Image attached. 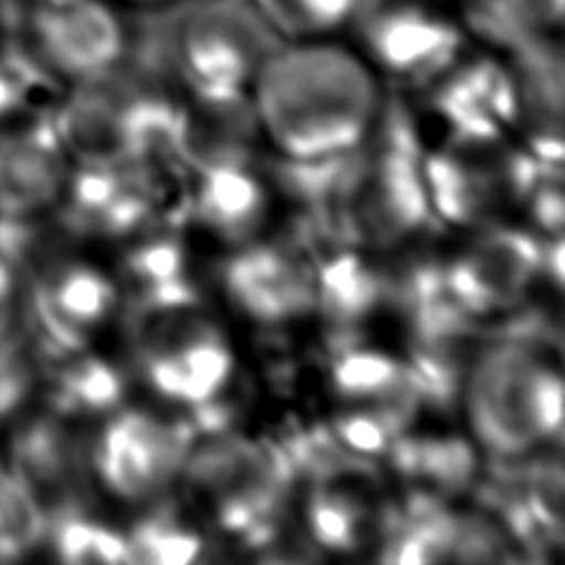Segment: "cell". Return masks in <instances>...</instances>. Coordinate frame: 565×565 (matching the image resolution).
Segmentation results:
<instances>
[{
    "mask_svg": "<svg viewBox=\"0 0 565 565\" xmlns=\"http://www.w3.org/2000/svg\"><path fill=\"white\" fill-rule=\"evenodd\" d=\"M258 13L280 33L312 40L345 25L365 10L367 0H256Z\"/></svg>",
    "mask_w": 565,
    "mask_h": 565,
    "instance_id": "603a6c76",
    "label": "cell"
},
{
    "mask_svg": "<svg viewBox=\"0 0 565 565\" xmlns=\"http://www.w3.org/2000/svg\"><path fill=\"white\" fill-rule=\"evenodd\" d=\"M189 487L228 533L264 526L280 503L288 473L274 449L250 441L211 444L186 459Z\"/></svg>",
    "mask_w": 565,
    "mask_h": 565,
    "instance_id": "52a82bcc",
    "label": "cell"
},
{
    "mask_svg": "<svg viewBox=\"0 0 565 565\" xmlns=\"http://www.w3.org/2000/svg\"><path fill=\"white\" fill-rule=\"evenodd\" d=\"M370 65L399 77H427L459 55L461 35L447 20L419 6L395 3L370 10L362 25Z\"/></svg>",
    "mask_w": 565,
    "mask_h": 565,
    "instance_id": "2e32d148",
    "label": "cell"
},
{
    "mask_svg": "<svg viewBox=\"0 0 565 565\" xmlns=\"http://www.w3.org/2000/svg\"><path fill=\"white\" fill-rule=\"evenodd\" d=\"M224 288L231 306L264 326L298 320L316 308V276L290 250L258 241L228 258Z\"/></svg>",
    "mask_w": 565,
    "mask_h": 565,
    "instance_id": "7c38bea8",
    "label": "cell"
},
{
    "mask_svg": "<svg viewBox=\"0 0 565 565\" xmlns=\"http://www.w3.org/2000/svg\"><path fill=\"white\" fill-rule=\"evenodd\" d=\"M397 429L399 417L395 402L350 407L348 415L338 424L342 441H345L352 451L360 454H380L390 449Z\"/></svg>",
    "mask_w": 565,
    "mask_h": 565,
    "instance_id": "4316f807",
    "label": "cell"
},
{
    "mask_svg": "<svg viewBox=\"0 0 565 565\" xmlns=\"http://www.w3.org/2000/svg\"><path fill=\"white\" fill-rule=\"evenodd\" d=\"M70 154L53 127L0 129V221L23 224L63 199Z\"/></svg>",
    "mask_w": 565,
    "mask_h": 565,
    "instance_id": "5bb4252c",
    "label": "cell"
},
{
    "mask_svg": "<svg viewBox=\"0 0 565 565\" xmlns=\"http://www.w3.org/2000/svg\"><path fill=\"white\" fill-rule=\"evenodd\" d=\"M127 268L139 290L147 292L159 310L189 306L184 296V254L179 246L169 241L141 246L127 258Z\"/></svg>",
    "mask_w": 565,
    "mask_h": 565,
    "instance_id": "d4e9b609",
    "label": "cell"
},
{
    "mask_svg": "<svg viewBox=\"0 0 565 565\" xmlns=\"http://www.w3.org/2000/svg\"><path fill=\"white\" fill-rule=\"evenodd\" d=\"M248 97L270 145L298 164H318L358 149L382 105L367 60L316 38L274 47Z\"/></svg>",
    "mask_w": 565,
    "mask_h": 565,
    "instance_id": "6da1fadb",
    "label": "cell"
},
{
    "mask_svg": "<svg viewBox=\"0 0 565 565\" xmlns=\"http://www.w3.org/2000/svg\"><path fill=\"white\" fill-rule=\"evenodd\" d=\"M57 558L65 563H125L129 541L93 521H67L55 531Z\"/></svg>",
    "mask_w": 565,
    "mask_h": 565,
    "instance_id": "484cf974",
    "label": "cell"
},
{
    "mask_svg": "<svg viewBox=\"0 0 565 565\" xmlns=\"http://www.w3.org/2000/svg\"><path fill=\"white\" fill-rule=\"evenodd\" d=\"M55 402L67 415H105L122 402V380L103 360L70 362L57 375Z\"/></svg>",
    "mask_w": 565,
    "mask_h": 565,
    "instance_id": "7402d4cb",
    "label": "cell"
},
{
    "mask_svg": "<svg viewBox=\"0 0 565 565\" xmlns=\"http://www.w3.org/2000/svg\"><path fill=\"white\" fill-rule=\"evenodd\" d=\"M15 290H18V282H15L13 264H10L6 256H0V332L6 330L10 312H13Z\"/></svg>",
    "mask_w": 565,
    "mask_h": 565,
    "instance_id": "4dcf8cb0",
    "label": "cell"
},
{
    "mask_svg": "<svg viewBox=\"0 0 565 565\" xmlns=\"http://www.w3.org/2000/svg\"><path fill=\"white\" fill-rule=\"evenodd\" d=\"M57 206L83 234L119 238L154 214L157 186L141 161H85L70 171Z\"/></svg>",
    "mask_w": 565,
    "mask_h": 565,
    "instance_id": "8fae6325",
    "label": "cell"
},
{
    "mask_svg": "<svg viewBox=\"0 0 565 565\" xmlns=\"http://www.w3.org/2000/svg\"><path fill=\"white\" fill-rule=\"evenodd\" d=\"M186 441L167 419L145 409H115L99 429L93 463L97 479L122 501H147L184 473Z\"/></svg>",
    "mask_w": 565,
    "mask_h": 565,
    "instance_id": "ba28073f",
    "label": "cell"
},
{
    "mask_svg": "<svg viewBox=\"0 0 565 565\" xmlns=\"http://www.w3.org/2000/svg\"><path fill=\"white\" fill-rule=\"evenodd\" d=\"M479 147H451L424 157V184L431 214H439L454 226H471L489 218L499 199L526 194L531 171L526 159L503 161V167H487L473 157Z\"/></svg>",
    "mask_w": 565,
    "mask_h": 565,
    "instance_id": "4fadbf2b",
    "label": "cell"
},
{
    "mask_svg": "<svg viewBox=\"0 0 565 565\" xmlns=\"http://www.w3.org/2000/svg\"><path fill=\"white\" fill-rule=\"evenodd\" d=\"M139 367L154 395L199 407L224 392L236 358L226 332L184 306L157 312L141 340Z\"/></svg>",
    "mask_w": 565,
    "mask_h": 565,
    "instance_id": "8992f818",
    "label": "cell"
},
{
    "mask_svg": "<svg viewBox=\"0 0 565 565\" xmlns=\"http://www.w3.org/2000/svg\"><path fill=\"white\" fill-rule=\"evenodd\" d=\"M380 292L377 274L360 254H340L316 274V306L342 320L367 316Z\"/></svg>",
    "mask_w": 565,
    "mask_h": 565,
    "instance_id": "d6986e66",
    "label": "cell"
},
{
    "mask_svg": "<svg viewBox=\"0 0 565 565\" xmlns=\"http://www.w3.org/2000/svg\"><path fill=\"white\" fill-rule=\"evenodd\" d=\"M201 553V541L191 533L171 523H154V526L141 529L129 541V561H149V563H191Z\"/></svg>",
    "mask_w": 565,
    "mask_h": 565,
    "instance_id": "83f0119b",
    "label": "cell"
},
{
    "mask_svg": "<svg viewBox=\"0 0 565 565\" xmlns=\"http://www.w3.org/2000/svg\"><path fill=\"white\" fill-rule=\"evenodd\" d=\"M332 385L350 407L385 405L407 390V372L395 358L377 350H355L332 370Z\"/></svg>",
    "mask_w": 565,
    "mask_h": 565,
    "instance_id": "44dd1931",
    "label": "cell"
},
{
    "mask_svg": "<svg viewBox=\"0 0 565 565\" xmlns=\"http://www.w3.org/2000/svg\"><path fill=\"white\" fill-rule=\"evenodd\" d=\"M270 53L266 18L224 0L191 10L177 33L179 65L206 105L244 99Z\"/></svg>",
    "mask_w": 565,
    "mask_h": 565,
    "instance_id": "5b68a950",
    "label": "cell"
},
{
    "mask_svg": "<svg viewBox=\"0 0 565 565\" xmlns=\"http://www.w3.org/2000/svg\"><path fill=\"white\" fill-rule=\"evenodd\" d=\"M0 25L23 35L20 47L50 77L85 83L122 55V28L97 0H0Z\"/></svg>",
    "mask_w": 565,
    "mask_h": 565,
    "instance_id": "277c9868",
    "label": "cell"
},
{
    "mask_svg": "<svg viewBox=\"0 0 565 565\" xmlns=\"http://www.w3.org/2000/svg\"><path fill=\"white\" fill-rule=\"evenodd\" d=\"M135 3H141V6H157V3H167V0H135Z\"/></svg>",
    "mask_w": 565,
    "mask_h": 565,
    "instance_id": "1f68e13d",
    "label": "cell"
},
{
    "mask_svg": "<svg viewBox=\"0 0 565 565\" xmlns=\"http://www.w3.org/2000/svg\"><path fill=\"white\" fill-rule=\"evenodd\" d=\"M546 266L539 241L513 228H493L451 260L444 288L467 316L511 310L526 298Z\"/></svg>",
    "mask_w": 565,
    "mask_h": 565,
    "instance_id": "30bf717a",
    "label": "cell"
},
{
    "mask_svg": "<svg viewBox=\"0 0 565 565\" xmlns=\"http://www.w3.org/2000/svg\"><path fill=\"white\" fill-rule=\"evenodd\" d=\"M424 159L409 145H382L348 189L345 218L367 246H387L427 224L431 214Z\"/></svg>",
    "mask_w": 565,
    "mask_h": 565,
    "instance_id": "9c48e42d",
    "label": "cell"
},
{
    "mask_svg": "<svg viewBox=\"0 0 565 565\" xmlns=\"http://www.w3.org/2000/svg\"><path fill=\"white\" fill-rule=\"evenodd\" d=\"M45 519L33 497L13 469L0 467V561L28 553L43 539Z\"/></svg>",
    "mask_w": 565,
    "mask_h": 565,
    "instance_id": "cb8c5ba5",
    "label": "cell"
},
{
    "mask_svg": "<svg viewBox=\"0 0 565 565\" xmlns=\"http://www.w3.org/2000/svg\"><path fill=\"white\" fill-rule=\"evenodd\" d=\"M117 282L103 268L67 260L47 268L33 290V318L60 350H79L115 312Z\"/></svg>",
    "mask_w": 565,
    "mask_h": 565,
    "instance_id": "9a60e30c",
    "label": "cell"
},
{
    "mask_svg": "<svg viewBox=\"0 0 565 565\" xmlns=\"http://www.w3.org/2000/svg\"><path fill=\"white\" fill-rule=\"evenodd\" d=\"M463 407L483 449L523 457L561 434V370L529 348H491L469 370Z\"/></svg>",
    "mask_w": 565,
    "mask_h": 565,
    "instance_id": "7a4b0ae2",
    "label": "cell"
},
{
    "mask_svg": "<svg viewBox=\"0 0 565 565\" xmlns=\"http://www.w3.org/2000/svg\"><path fill=\"white\" fill-rule=\"evenodd\" d=\"M107 73L85 79L60 109L55 132L70 157L85 161H141L184 139V122L164 99L122 85H109Z\"/></svg>",
    "mask_w": 565,
    "mask_h": 565,
    "instance_id": "3957f363",
    "label": "cell"
},
{
    "mask_svg": "<svg viewBox=\"0 0 565 565\" xmlns=\"http://www.w3.org/2000/svg\"><path fill=\"white\" fill-rule=\"evenodd\" d=\"M28 387V370L18 352L0 345V417L13 409Z\"/></svg>",
    "mask_w": 565,
    "mask_h": 565,
    "instance_id": "f1b7e54d",
    "label": "cell"
},
{
    "mask_svg": "<svg viewBox=\"0 0 565 565\" xmlns=\"http://www.w3.org/2000/svg\"><path fill=\"white\" fill-rule=\"evenodd\" d=\"M308 529L322 548L358 551L370 536V509L358 493L322 487L308 501Z\"/></svg>",
    "mask_w": 565,
    "mask_h": 565,
    "instance_id": "ffe728a7",
    "label": "cell"
},
{
    "mask_svg": "<svg viewBox=\"0 0 565 565\" xmlns=\"http://www.w3.org/2000/svg\"><path fill=\"white\" fill-rule=\"evenodd\" d=\"M268 191L254 171L236 161H211L199 171L194 214L209 234L231 246L258 241L268 218Z\"/></svg>",
    "mask_w": 565,
    "mask_h": 565,
    "instance_id": "ac0fdd59",
    "label": "cell"
},
{
    "mask_svg": "<svg viewBox=\"0 0 565 565\" xmlns=\"http://www.w3.org/2000/svg\"><path fill=\"white\" fill-rule=\"evenodd\" d=\"M536 216H539L543 228L558 234L561 224H563V199H561L558 186L541 189V194L536 196Z\"/></svg>",
    "mask_w": 565,
    "mask_h": 565,
    "instance_id": "f546056e",
    "label": "cell"
},
{
    "mask_svg": "<svg viewBox=\"0 0 565 565\" xmlns=\"http://www.w3.org/2000/svg\"><path fill=\"white\" fill-rule=\"evenodd\" d=\"M437 113L457 147H489L519 115L516 89L501 67L469 65L441 85Z\"/></svg>",
    "mask_w": 565,
    "mask_h": 565,
    "instance_id": "e0dca14e",
    "label": "cell"
}]
</instances>
